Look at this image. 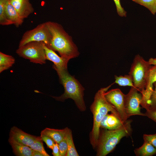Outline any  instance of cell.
I'll use <instances>...</instances> for the list:
<instances>
[{
	"label": "cell",
	"instance_id": "1",
	"mask_svg": "<svg viewBox=\"0 0 156 156\" xmlns=\"http://www.w3.org/2000/svg\"><path fill=\"white\" fill-rule=\"evenodd\" d=\"M112 84L106 87L101 88L97 92L90 107L93 115V122L92 128L90 134V140L91 144L94 149L96 148L97 145L100 124L104 117L109 112L119 116L114 107L107 101L104 95L105 92Z\"/></svg>",
	"mask_w": 156,
	"mask_h": 156
},
{
	"label": "cell",
	"instance_id": "2",
	"mask_svg": "<svg viewBox=\"0 0 156 156\" xmlns=\"http://www.w3.org/2000/svg\"><path fill=\"white\" fill-rule=\"evenodd\" d=\"M45 23L51 35L48 47L58 52L60 56L69 60L77 57L79 53L78 49L62 25L50 21Z\"/></svg>",
	"mask_w": 156,
	"mask_h": 156
},
{
	"label": "cell",
	"instance_id": "3",
	"mask_svg": "<svg viewBox=\"0 0 156 156\" xmlns=\"http://www.w3.org/2000/svg\"><path fill=\"white\" fill-rule=\"evenodd\" d=\"M56 71L64 91L60 96L53 97L57 100L61 101L68 99H72L80 111H85L86 107L83 99L84 88L77 79L68 73L67 69Z\"/></svg>",
	"mask_w": 156,
	"mask_h": 156
},
{
	"label": "cell",
	"instance_id": "4",
	"mask_svg": "<svg viewBox=\"0 0 156 156\" xmlns=\"http://www.w3.org/2000/svg\"><path fill=\"white\" fill-rule=\"evenodd\" d=\"M131 120H127L120 128L112 130H100L96 147L97 156H105L112 151L123 138L131 133Z\"/></svg>",
	"mask_w": 156,
	"mask_h": 156
},
{
	"label": "cell",
	"instance_id": "5",
	"mask_svg": "<svg viewBox=\"0 0 156 156\" xmlns=\"http://www.w3.org/2000/svg\"><path fill=\"white\" fill-rule=\"evenodd\" d=\"M151 65L139 55L135 57L129 72L134 86L141 93L145 90Z\"/></svg>",
	"mask_w": 156,
	"mask_h": 156
},
{
	"label": "cell",
	"instance_id": "6",
	"mask_svg": "<svg viewBox=\"0 0 156 156\" xmlns=\"http://www.w3.org/2000/svg\"><path fill=\"white\" fill-rule=\"evenodd\" d=\"M42 42L33 41L18 47L16 53L34 63L43 64L46 60L44 44Z\"/></svg>",
	"mask_w": 156,
	"mask_h": 156
},
{
	"label": "cell",
	"instance_id": "7",
	"mask_svg": "<svg viewBox=\"0 0 156 156\" xmlns=\"http://www.w3.org/2000/svg\"><path fill=\"white\" fill-rule=\"evenodd\" d=\"M51 38L50 32L44 22L25 32L19 42L18 47L33 41L42 42L48 47Z\"/></svg>",
	"mask_w": 156,
	"mask_h": 156
},
{
	"label": "cell",
	"instance_id": "8",
	"mask_svg": "<svg viewBox=\"0 0 156 156\" xmlns=\"http://www.w3.org/2000/svg\"><path fill=\"white\" fill-rule=\"evenodd\" d=\"M134 87H131L129 92L125 95V107L128 118L133 115L145 116V113L141 112L140 105L142 95Z\"/></svg>",
	"mask_w": 156,
	"mask_h": 156
},
{
	"label": "cell",
	"instance_id": "9",
	"mask_svg": "<svg viewBox=\"0 0 156 156\" xmlns=\"http://www.w3.org/2000/svg\"><path fill=\"white\" fill-rule=\"evenodd\" d=\"M104 95L107 101L114 107L121 120L125 122L128 118L125 107V95L120 89L116 88L106 91Z\"/></svg>",
	"mask_w": 156,
	"mask_h": 156
},
{
	"label": "cell",
	"instance_id": "10",
	"mask_svg": "<svg viewBox=\"0 0 156 156\" xmlns=\"http://www.w3.org/2000/svg\"><path fill=\"white\" fill-rule=\"evenodd\" d=\"M156 82V65L151 66L145 90L141 93L142 95L141 105L146 109H149L150 99L153 90V85Z\"/></svg>",
	"mask_w": 156,
	"mask_h": 156
},
{
	"label": "cell",
	"instance_id": "11",
	"mask_svg": "<svg viewBox=\"0 0 156 156\" xmlns=\"http://www.w3.org/2000/svg\"><path fill=\"white\" fill-rule=\"evenodd\" d=\"M9 137L29 146L36 141L41 139L40 136H37L29 134L15 126L11 128Z\"/></svg>",
	"mask_w": 156,
	"mask_h": 156
},
{
	"label": "cell",
	"instance_id": "12",
	"mask_svg": "<svg viewBox=\"0 0 156 156\" xmlns=\"http://www.w3.org/2000/svg\"><path fill=\"white\" fill-rule=\"evenodd\" d=\"M46 60L53 62V67L55 70L67 69V64L69 60L59 56L54 51L44 44Z\"/></svg>",
	"mask_w": 156,
	"mask_h": 156
},
{
	"label": "cell",
	"instance_id": "13",
	"mask_svg": "<svg viewBox=\"0 0 156 156\" xmlns=\"http://www.w3.org/2000/svg\"><path fill=\"white\" fill-rule=\"evenodd\" d=\"M125 123L121 120L118 115L111 112V114H107L102 120L100 128L114 130L121 127Z\"/></svg>",
	"mask_w": 156,
	"mask_h": 156
},
{
	"label": "cell",
	"instance_id": "14",
	"mask_svg": "<svg viewBox=\"0 0 156 156\" xmlns=\"http://www.w3.org/2000/svg\"><path fill=\"white\" fill-rule=\"evenodd\" d=\"M10 1L20 16L23 20L34 11V9L29 1L22 2L10 0Z\"/></svg>",
	"mask_w": 156,
	"mask_h": 156
},
{
	"label": "cell",
	"instance_id": "15",
	"mask_svg": "<svg viewBox=\"0 0 156 156\" xmlns=\"http://www.w3.org/2000/svg\"><path fill=\"white\" fill-rule=\"evenodd\" d=\"M8 142L14 154L17 156H32L33 150L29 146L21 144L9 137Z\"/></svg>",
	"mask_w": 156,
	"mask_h": 156
},
{
	"label": "cell",
	"instance_id": "16",
	"mask_svg": "<svg viewBox=\"0 0 156 156\" xmlns=\"http://www.w3.org/2000/svg\"><path fill=\"white\" fill-rule=\"evenodd\" d=\"M6 11L7 17L12 24L18 27L23 23V19L19 16L17 12L8 0L6 5Z\"/></svg>",
	"mask_w": 156,
	"mask_h": 156
},
{
	"label": "cell",
	"instance_id": "17",
	"mask_svg": "<svg viewBox=\"0 0 156 156\" xmlns=\"http://www.w3.org/2000/svg\"><path fill=\"white\" fill-rule=\"evenodd\" d=\"M40 134L48 136L55 143L59 144L64 138L65 129H58L46 128L41 131Z\"/></svg>",
	"mask_w": 156,
	"mask_h": 156
},
{
	"label": "cell",
	"instance_id": "18",
	"mask_svg": "<svg viewBox=\"0 0 156 156\" xmlns=\"http://www.w3.org/2000/svg\"><path fill=\"white\" fill-rule=\"evenodd\" d=\"M134 152L137 156H152L156 154V149L150 143L144 141L143 145L135 149Z\"/></svg>",
	"mask_w": 156,
	"mask_h": 156
},
{
	"label": "cell",
	"instance_id": "19",
	"mask_svg": "<svg viewBox=\"0 0 156 156\" xmlns=\"http://www.w3.org/2000/svg\"><path fill=\"white\" fill-rule=\"evenodd\" d=\"M64 138L68 146V151L66 156H78L79 155L75 147L71 130L67 127L65 128Z\"/></svg>",
	"mask_w": 156,
	"mask_h": 156
},
{
	"label": "cell",
	"instance_id": "20",
	"mask_svg": "<svg viewBox=\"0 0 156 156\" xmlns=\"http://www.w3.org/2000/svg\"><path fill=\"white\" fill-rule=\"evenodd\" d=\"M15 62V59L12 56L0 52V73L10 68Z\"/></svg>",
	"mask_w": 156,
	"mask_h": 156
},
{
	"label": "cell",
	"instance_id": "21",
	"mask_svg": "<svg viewBox=\"0 0 156 156\" xmlns=\"http://www.w3.org/2000/svg\"><path fill=\"white\" fill-rule=\"evenodd\" d=\"M8 0H0V24L8 25L12 24L8 19L6 11V5Z\"/></svg>",
	"mask_w": 156,
	"mask_h": 156
},
{
	"label": "cell",
	"instance_id": "22",
	"mask_svg": "<svg viewBox=\"0 0 156 156\" xmlns=\"http://www.w3.org/2000/svg\"><path fill=\"white\" fill-rule=\"evenodd\" d=\"M115 83L121 86H129L134 87L132 78L129 75L124 76L115 75Z\"/></svg>",
	"mask_w": 156,
	"mask_h": 156
},
{
	"label": "cell",
	"instance_id": "23",
	"mask_svg": "<svg viewBox=\"0 0 156 156\" xmlns=\"http://www.w3.org/2000/svg\"><path fill=\"white\" fill-rule=\"evenodd\" d=\"M148 8L153 14L156 13V0H132Z\"/></svg>",
	"mask_w": 156,
	"mask_h": 156
},
{
	"label": "cell",
	"instance_id": "24",
	"mask_svg": "<svg viewBox=\"0 0 156 156\" xmlns=\"http://www.w3.org/2000/svg\"><path fill=\"white\" fill-rule=\"evenodd\" d=\"M42 139L35 142L29 146L33 150L38 151L42 154L43 156H49L50 155L44 149Z\"/></svg>",
	"mask_w": 156,
	"mask_h": 156
},
{
	"label": "cell",
	"instance_id": "25",
	"mask_svg": "<svg viewBox=\"0 0 156 156\" xmlns=\"http://www.w3.org/2000/svg\"><path fill=\"white\" fill-rule=\"evenodd\" d=\"M155 89L153 92L151 97L149 103V109L154 110L156 109V82L154 84Z\"/></svg>",
	"mask_w": 156,
	"mask_h": 156
},
{
	"label": "cell",
	"instance_id": "26",
	"mask_svg": "<svg viewBox=\"0 0 156 156\" xmlns=\"http://www.w3.org/2000/svg\"><path fill=\"white\" fill-rule=\"evenodd\" d=\"M60 156H66L67 151V144L65 138L59 144Z\"/></svg>",
	"mask_w": 156,
	"mask_h": 156
},
{
	"label": "cell",
	"instance_id": "27",
	"mask_svg": "<svg viewBox=\"0 0 156 156\" xmlns=\"http://www.w3.org/2000/svg\"><path fill=\"white\" fill-rule=\"evenodd\" d=\"M40 137L42 140L46 143L48 148L52 150L55 143V142L50 137L45 135L40 134Z\"/></svg>",
	"mask_w": 156,
	"mask_h": 156
},
{
	"label": "cell",
	"instance_id": "28",
	"mask_svg": "<svg viewBox=\"0 0 156 156\" xmlns=\"http://www.w3.org/2000/svg\"><path fill=\"white\" fill-rule=\"evenodd\" d=\"M143 138L144 141L150 143L156 149V133L153 134H144Z\"/></svg>",
	"mask_w": 156,
	"mask_h": 156
},
{
	"label": "cell",
	"instance_id": "29",
	"mask_svg": "<svg viewBox=\"0 0 156 156\" xmlns=\"http://www.w3.org/2000/svg\"><path fill=\"white\" fill-rule=\"evenodd\" d=\"M116 7L117 12L118 15L121 17H125L127 12L122 7L120 0H114Z\"/></svg>",
	"mask_w": 156,
	"mask_h": 156
},
{
	"label": "cell",
	"instance_id": "30",
	"mask_svg": "<svg viewBox=\"0 0 156 156\" xmlns=\"http://www.w3.org/2000/svg\"><path fill=\"white\" fill-rule=\"evenodd\" d=\"M145 113V116L151 119L156 122V109L151 110L149 109H146Z\"/></svg>",
	"mask_w": 156,
	"mask_h": 156
},
{
	"label": "cell",
	"instance_id": "31",
	"mask_svg": "<svg viewBox=\"0 0 156 156\" xmlns=\"http://www.w3.org/2000/svg\"><path fill=\"white\" fill-rule=\"evenodd\" d=\"M52 154L54 156H60L58 144L55 143L52 149Z\"/></svg>",
	"mask_w": 156,
	"mask_h": 156
},
{
	"label": "cell",
	"instance_id": "32",
	"mask_svg": "<svg viewBox=\"0 0 156 156\" xmlns=\"http://www.w3.org/2000/svg\"><path fill=\"white\" fill-rule=\"evenodd\" d=\"M148 62L151 65H156V58H150Z\"/></svg>",
	"mask_w": 156,
	"mask_h": 156
},
{
	"label": "cell",
	"instance_id": "33",
	"mask_svg": "<svg viewBox=\"0 0 156 156\" xmlns=\"http://www.w3.org/2000/svg\"><path fill=\"white\" fill-rule=\"evenodd\" d=\"M32 156H43V155L38 151L33 150Z\"/></svg>",
	"mask_w": 156,
	"mask_h": 156
},
{
	"label": "cell",
	"instance_id": "34",
	"mask_svg": "<svg viewBox=\"0 0 156 156\" xmlns=\"http://www.w3.org/2000/svg\"><path fill=\"white\" fill-rule=\"evenodd\" d=\"M14 0V1H29V0Z\"/></svg>",
	"mask_w": 156,
	"mask_h": 156
}]
</instances>
